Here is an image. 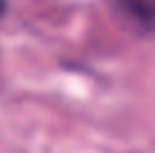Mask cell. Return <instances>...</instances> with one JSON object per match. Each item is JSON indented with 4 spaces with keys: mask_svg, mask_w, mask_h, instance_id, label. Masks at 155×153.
Masks as SVG:
<instances>
[{
    "mask_svg": "<svg viewBox=\"0 0 155 153\" xmlns=\"http://www.w3.org/2000/svg\"><path fill=\"white\" fill-rule=\"evenodd\" d=\"M119 12L140 32L155 34V0H115Z\"/></svg>",
    "mask_w": 155,
    "mask_h": 153,
    "instance_id": "1",
    "label": "cell"
},
{
    "mask_svg": "<svg viewBox=\"0 0 155 153\" xmlns=\"http://www.w3.org/2000/svg\"><path fill=\"white\" fill-rule=\"evenodd\" d=\"M2 7H5V2H2V0H0V12H2Z\"/></svg>",
    "mask_w": 155,
    "mask_h": 153,
    "instance_id": "2",
    "label": "cell"
}]
</instances>
